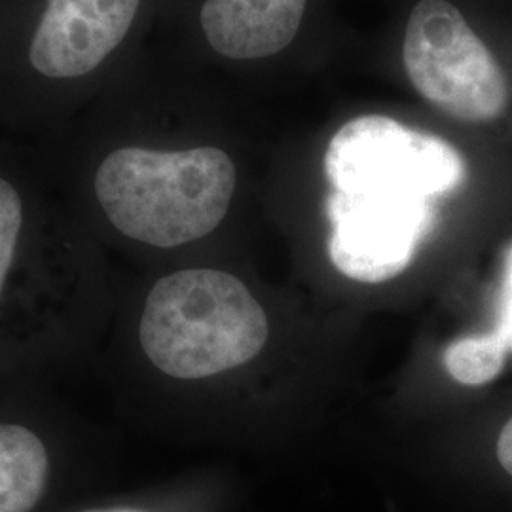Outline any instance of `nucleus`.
<instances>
[{
    "label": "nucleus",
    "instance_id": "nucleus-1",
    "mask_svg": "<svg viewBox=\"0 0 512 512\" xmlns=\"http://www.w3.org/2000/svg\"><path fill=\"white\" fill-rule=\"evenodd\" d=\"M82 203L103 228L154 249L211 236L238 186L232 156L217 145L150 143L107 90L59 135Z\"/></svg>",
    "mask_w": 512,
    "mask_h": 512
},
{
    "label": "nucleus",
    "instance_id": "nucleus-2",
    "mask_svg": "<svg viewBox=\"0 0 512 512\" xmlns=\"http://www.w3.org/2000/svg\"><path fill=\"white\" fill-rule=\"evenodd\" d=\"M148 0H0V128L54 139L135 54Z\"/></svg>",
    "mask_w": 512,
    "mask_h": 512
},
{
    "label": "nucleus",
    "instance_id": "nucleus-3",
    "mask_svg": "<svg viewBox=\"0 0 512 512\" xmlns=\"http://www.w3.org/2000/svg\"><path fill=\"white\" fill-rule=\"evenodd\" d=\"M268 317L236 275L192 268L154 283L139 321L148 361L175 380H205L253 361Z\"/></svg>",
    "mask_w": 512,
    "mask_h": 512
},
{
    "label": "nucleus",
    "instance_id": "nucleus-4",
    "mask_svg": "<svg viewBox=\"0 0 512 512\" xmlns=\"http://www.w3.org/2000/svg\"><path fill=\"white\" fill-rule=\"evenodd\" d=\"M403 57L414 88L452 118L492 122L509 105L503 69L446 0L418 2L406 25Z\"/></svg>",
    "mask_w": 512,
    "mask_h": 512
},
{
    "label": "nucleus",
    "instance_id": "nucleus-5",
    "mask_svg": "<svg viewBox=\"0 0 512 512\" xmlns=\"http://www.w3.org/2000/svg\"><path fill=\"white\" fill-rule=\"evenodd\" d=\"M325 173L336 192L391 184L437 198L458 188L465 164L444 139L370 114L336 131L325 154Z\"/></svg>",
    "mask_w": 512,
    "mask_h": 512
},
{
    "label": "nucleus",
    "instance_id": "nucleus-6",
    "mask_svg": "<svg viewBox=\"0 0 512 512\" xmlns=\"http://www.w3.org/2000/svg\"><path fill=\"white\" fill-rule=\"evenodd\" d=\"M435 198L401 192H330L329 255L359 283H384L412 264L435 222Z\"/></svg>",
    "mask_w": 512,
    "mask_h": 512
},
{
    "label": "nucleus",
    "instance_id": "nucleus-7",
    "mask_svg": "<svg viewBox=\"0 0 512 512\" xmlns=\"http://www.w3.org/2000/svg\"><path fill=\"white\" fill-rule=\"evenodd\" d=\"M308 0H200L196 27L222 59H264L293 42Z\"/></svg>",
    "mask_w": 512,
    "mask_h": 512
},
{
    "label": "nucleus",
    "instance_id": "nucleus-8",
    "mask_svg": "<svg viewBox=\"0 0 512 512\" xmlns=\"http://www.w3.org/2000/svg\"><path fill=\"white\" fill-rule=\"evenodd\" d=\"M48 450L37 433L0 423V512H31L46 490Z\"/></svg>",
    "mask_w": 512,
    "mask_h": 512
},
{
    "label": "nucleus",
    "instance_id": "nucleus-9",
    "mask_svg": "<svg viewBox=\"0 0 512 512\" xmlns=\"http://www.w3.org/2000/svg\"><path fill=\"white\" fill-rule=\"evenodd\" d=\"M507 353L509 349L495 332L465 336L444 349V366L459 384H490L501 374Z\"/></svg>",
    "mask_w": 512,
    "mask_h": 512
},
{
    "label": "nucleus",
    "instance_id": "nucleus-10",
    "mask_svg": "<svg viewBox=\"0 0 512 512\" xmlns=\"http://www.w3.org/2000/svg\"><path fill=\"white\" fill-rule=\"evenodd\" d=\"M35 207L18 177L0 165V296L14 268L21 241L33 224Z\"/></svg>",
    "mask_w": 512,
    "mask_h": 512
},
{
    "label": "nucleus",
    "instance_id": "nucleus-11",
    "mask_svg": "<svg viewBox=\"0 0 512 512\" xmlns=\"http://www.w3.org/2000/svg\"><path fill=\"white\" fill-rule=\"evenodd\" d=\"M495 334L503 340V344L512 351V249L505 264V283H503V298L499 308V319L495 325Z\"/></svg>",
    "mask_w": 512,
    "mask_h": 512
},
{
    "label": "nucleus",
    "instance_id": "nucleus-12",
    "mask_svg": "<svg viewBox=\"0 0 512 512\" xmlns=\"http://www.w3.org/2000/svg\"><path fill=\"white\" fill-rule=\"evenodd\" d=\"M497 459L503 469L512 476V418L505 423L497 440Z\"/></svg>",
    "mask_w": 512,
    "mask_h": 512
},
{
    "label": "nucleus",
    "instance_id": "nucleus-13",
    "mask_svg": "<svg viewBox=\"0 0 512 512\" xmlns=\"http://www.w3.org/2000/svg\"><path fill=\"white\" fill-rule=\"evenodd\" d=\"M88 512H141V511H133V509H105V511H88Z\"/></svg>",
    "mask_w": 512,
    "mask_h": 512
}]
</instances>
